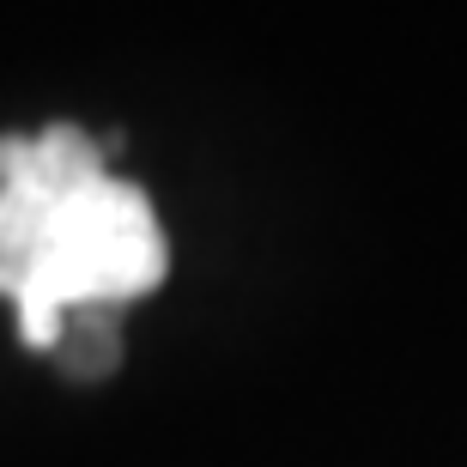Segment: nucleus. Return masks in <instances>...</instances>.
Listing matches in <instances>:
<instances>
[{
	"label": "nucleus",
	"mask_w": 467,
	"mask_h": 467,
	"mask_svg": "<svg viewBox=\"0 0 467 467\" xmlns=\"http://www.w3.org/2000/svg\"><path fill=\"white\" fill-rule=\"evenodd\" d=\"M49 213H55V201H43V194L0 189V292L6 297H25V285L36 279Z\"/></svg>",
	"instance_id": "7ed1b4c3"
},
{
	"label": "nucleus",
	"mask_w": 467,
	"mask_h": 467,
	"mask_svg": "<svg viewBox=\"0 0 467 467\" xmlns=\"http://www.w3.org/2000/svg\"><path fill=\"white\" fill-rule=\"evenodd\" d=\"M164 231L152 219V201L104 176L86 194H73L49 213V237H43V261L25 297H13L18 310H116L128 297L152 292L164 279Z\"/></svg>",
	"instance_id": "f257e3e1"
},
{
	"label": "nucleus",
	"mask_w": 467,
	"mask_h": 467,
	"mask_svg": "<svg viewBox=\"0 0 467 467\" xmlns=\"http://www.w3.org/2000/svg\"><path fill=\"white\" fill-rule=\"evenodd\" d=\"M55 352L67 358L73 377H104L116 364V316L109 310H67Z\"/></svg>",
	"instance_id": "20e7f679"
},
{
	"label": "nucleus",
	"mask_w": 467,
	"mask_h": 467,
	"mask_svg": "<svg viewBox=\"0 0 467 467\" xmlns=\"http://www.w3.org/2000/svg\"><path fill=\"white\" fill-rule=\"evenodd\" d=\"M104 146L73 128V121H49L43 134H13L0 140V189H25L43 201H73L91 182H104Z\"/></svg>",
	"instance_id": "f03ea898"
}]
</instances>
